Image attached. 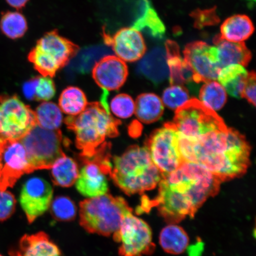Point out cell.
<instances>
[{
  "label": "cell",
  "instance_id": "42",
  "mask_svg": "<svg viewBox=\"0 0 256 256\" xmlns=\"http://www.w3.org/2000/svg\"><path fill=\"white\" fill-rule=\"evenodd\" d=\"M250 1H252V0H250ZM252 1H255V0H252Z\"/></svg>",
  "mask_w": 256,
  "mask_h": 256
},
{
  "label": "cell",
  "instance_id": "14",
  "mask_svg": "<svg viewBox=\"0 0 256 256\" xmlns=\"http://www.w3.org/2000/svg\"><path fill=\"white\" fill-rule=\"evenodd\" d=\"M0 190H6L33 170L20 140H0Z\"/></svg>",
  "mask_w": 256,
  "mask_h": 256
},
{
  "label": "cell",
  "instance_id": "33",
  "mask_svg": "<svg viewBox=\"0 0 256 256\" xmlns=\"http://www.w3.org/2000/svg\"><path fill=\"white\" fill-rule=\"evenodd\" d=\"M190 100L188 90L182 85H172L163 92L162 102L171 110H177Z\"/></svg>",
  "mask_w": 256,
  "mask_h": 256
},
{
  "label": "cell",
  "instance_id": "40",
  "mask_svg": "<svg viewBox=\"0 0 256 256\" xmlns=\"http://www.w3.org/2000/svg\"><path fill=\"white\" fill-rule=\"evenodd\" d=\"M6 2L12 8L19 10L24 8L28 0H6Z\"/></svg>",
  "mask_w": 256,
  "mask_h": 256
},
{
  "label": "cell",
  "instance_id": "38",
  "mask_svg": "<svg viewBox=\"0 0 256 256\" xmlns=\"http://www.w3.org/2000/svg\"><path fill=\"white\" fill-rule=\"evenodd\" d=\"M242 98L247 99L250 104L256 105V74L254 71L248 72L243 90Z\"/></svg>",
  "mask_w": 256,
  "mask_h": 256
},
{
  "label": "cell",
  "instance_id": "11",
  "mask_svg": "<svg viewBox=\"0 0 256 256\" xmlns=\"http://www.w3.org/2000/svg\"><path fill=\"white\" fill-rule=\"evenodd\" d=\"M179 134L174 123L166 124L149 138L146 147L162 178L184 162L179 147Z\"/></svg>",
  "mask_w": 256,
  "mask_h": 256
},
{
  "label": "cell",
  "instance_id": "37",
  "mask_svg": "<svg viewBox=\"0 0 256 256\" xmlns=\"http://www.w3.org/2000/svg\"><path fill=\"white\" fill-rule=\"evenodd\" d=\"M16 203L17 201L10 192L0 190V222H4L12 216Z\"/></svg>",
  "mask_w": 256,
  "mask_h": 256
},
{
  "label": "cell",
  "instance_id": "16",
  "mask_svg": "<svg viewBox=\"0 0 256 256\" xmlns=\"http://www.w3.org/2000/svg\"><path fill=\"white\" fill-rule=\"evenodd\" d=\"M104 43L112 47L115 56L124 62H137L145 55L146 46L140 32L134 28H122L113 36L104 31Z\"/></svg>",
  "mask_w": 256,
  "mask_h": 256
},
{
  "label": "cell",
  "instance_id": "8",
  "mask_svg": "<svg viewBox=\"0 0 256 256\" xmlns=\"http://www.w3.org/2000/svg\"><path fill=\"white\" fill-rule=\"evenodd\" d=\"M110 148V144L106 142L91 158H82L84 165L76 182V187L82 196L92 198L108 193L106 176H110L112 168Z\"/></svg>",
  "mask_w": 256,
  "mask_h": 256
},
{
  "label": "cell",
  "instance_id": "5",
  "mask_svg": "<svg viewBox=\"0 0 256 256\" xmlns=\"http://www.w3.org/2000/svg\"><path fill=\"white\" fill-rule=\"evenodd\" d=\"M132 212L124 198L107 193L80 203V224L88 233L110 236L120 230L124 216Z\"/></svg>",
  "mask_w": 256,
  "mask_h": 256
},
{
  "label": "cell",
  "instance_id": "7",
  "mask_svg": "<svg viewBox=\"0 0 256 256\" xmlns=\"http://www.w3.org/2000/svg\"><path fill=\"white\" fill-rule=\"evenodd\" d=\"M174 124L179 135L196 142L210 134L228 129L222 118L196 98L190 99L176 111Z\"/></svg>",
  "mask_w": 256,
  "mask_h": 256
},
{
  "label": "cell",
  "instance_id": "17",
  "mask_svg": "<svg viewBox=\"0 0 256 256\" xmlns=\"http://www.w3.org/2000/svg\"><path fill=\"white\" fill-rule=\"evenodd\" d=\"M92 75L96 84L102 89L117 90L126 81L128 66L116 56H104L94 64Z\"/></svg>",
  "mask_w": 256,
  "mask_h": 256
},
{
  "label": "cell",
  "instance_id": "12",
  "mask_svg": "<svg viewBox=\"0 0 256 256\" xmlns=\"http://www.w3.org/2000/svg\"><path fill=\"white\" fill-rule=\"evenodd\" d=\"M115 242L120 243V256H146L155 249L151 228L132 212L124 216L120 228L113 234Z\"/></svg>",
  "mask_w": 256,
  "mask_h": 256
},
{
  "label": "cell",
  "instance_id": "9",
  "mask_svg": "<svg viewBox=\"0 0 256 256\" xmlns=\"http://www.w3.org/2000/svg\"><path fill=\"white\" fill-rule=\"evenodd\" d=\"M32 170L50 169L62 153V135L59 130H48L36 124L20 140Z\"/></svg>",
  "mask_w": 256,
  "mask_h": 256
},
{
  "label": "cell",
  "instance_id": "41",
  "mask_svg": "<svg viewBox=\"0 0 256 256\" xmlns=\"http://www.w3.org/2000/svg\"><path fill=\"white\" fill-rule=\"evenodd\" d=\"M0 162H1V151H0Z\"/></svg>",
  "mask_w": 256,
  "mask_h": 256
},
{
  "label": "cell",
  "instance_id": "28",
  "mask_svg": "<svg viewBox=\"0 0 256 256\" xmlns=\"http://www.w3.org/2000/svg\"><path fill=\"white\" fill-rule=\"evenodd\" d=\"M88 104L84 92L73 86L64 90L59 99L60 110L70 116H76L81 114Z\"/></svg>",
  "mask_w": 256,
  "mask_h": 256
},
{
  "label": "cell",
  "instance_id": "29",
  "mask_svg": "<svg viewBox=\"0 0 256 256\" xmlns=\"http://www.w3.org/2000/svg\"><path fill=\"white\" fill-rule=\"evenodd\" d=\"M38 126L48 130H58L63 121L62 111L52 102H44L34 112Z\"/></svg>",
  "mask_w": 256,
  "mask_h": 256
},
{
  "label": "cell",
  "instance_id": "24",
  "mask_svg": "<svg viewBox=\"0 0 256 256\" xmlns=\"http://www.w3.org/2000/svg\"><path fill=\"white\" fill-rule=\"evenodd\" d=\"M160 244L168 254H183L190 244V238L182 227L175 224H169L160 232Z\"/></svg>",
  "mask_w": 256,
  "mask_h": 256
},
{
  "label": "cell",
  "instance_id": "19",
  "mask_svg": "<svg viewBox=\"0 0 256 256\" xmlns=\"http://www.w3.org/2000/svg\"><path fill=\"white\" fill-rule=\"evenodd\" d=\"M213 42L217 48L218 63L220 70L232 64L246 66L250 62L252 54L244 42L227 41L220 34L214 38Z\"/></svg>",
  "mask_w": 256,
  "mask_h": 256
},
{
  "label": "cell",
  "instance_id": "13",
  "mask_svg": "<svg viewBox=\"0 0 256 256\" xmlns=\"http://www.w3.org/2000/svg\"><path fill=\"white\" fill-rule=\"evenodd\" d=\"M184 62L192 74V81L204 83L216 81L220 72L218 50L202 41L186 44L184 50Z\"/></svg>",
  "mask_w": 256,
  "mask_h": 256
},
{
  "label": "cell",
  "instance_id": "30",
  "mask_svg": "<svg viewBox=\"0 0 256 256\" xmlns=\"http://www.w3.org/2000/svg\"><path fill=\"white\" fill-rule=\"evenodd\" d=\"M226 98L225 89L216 81L206 82L200 88V101L212 110H222L226 103Z\"/></svg>",
  "mask_w": 256,
  "mask_h": 256
},
{
  "label": "cell",
  "instance_id": "2",
  "mask_svg": "<svg viewBox=\"0 0 256 256\" xmlns=\"http://www.w3.org/2000/svg\"><path fill=\"white\" fill-rule=\"evenodd\" d=\"M194 162L222 182L244 175L250 164L251 147L238 130L228 128L193 142Z\"/></svg>",
  "mask_w": 256,
  "mask_h": 256
},
{
  "label": "cell",
  "instance_id": "3",
  "mask_svg": "<svg viewBox=\"0 0 256 256\" xmlns=\"http://www.w3.org/2000/svg\"><path fill=\"white\" fill-rule=\"evenodd\" d=\"M64 122L76 134V146L81 151L82 158H91L106 140L118 136L121 124L112 116L110 107L100 102L88 104L81 114L66 117Z\"/></svg>",
  "mask_w": 256,
  "mask_h": 256
},
{
  "label": "cell",
  "instance_id": "4",
  "mask_svg": "<svg viewBox=\"0 0 256 256\" xmlns=\"http://www.w3.org/2000/svg\"><path fill=\"white\" fill-rule=\"evenodd\" d=\"M112 163L110 177L127 195L152 190L162 179L146 146H131L123 154L114 156Z\"/></svg>",
  "mask_w": 256,
  "mask_h": 256
},
{
  "label": "cell",
  "instance_id": "25",
  "mask_svg": "<svg viewBox=\"0 0 256 256\" xmlns=\"http://www.w3.org/2000/svg\"><path fill=\"white\" fill-rule=\"evenodd\" d=\"M50 168L53 183L60 187L72 186L78 177V164L64 153L56 160Z\"/></svg>",
  "mask_w": 256,
  "mask_h": 256
},
{
  "label": "cell",
  "instance_id": "22",
  "mask_svg": "<svg viewBox=\"0 0 256 256\" xmlns=\"http://www.w3.org/2000/svg\"><path fill=\"white\" fill-rule=\"evenodd\" d=\"M254 31L251 19L244 14H236L226 18L220 26V37L232 42H244Z\"/></svg>",
  "mask_w": 256,
  "mask_h": 256
},
{
  "label": "cell",
  "instance_id": "27",
  "mask_svg": "<svg viewBox=\"0 0 256 256\" xmlns=\"http://www.w3.org/2000/svg\"><path fill=\"white\" fill-rule=\"evenodd\" d=\"M143 14L134 23L132 28L140 32L146 30L154 38H162L166 33V27L158 12L148 0H144Z\"/></svg>",
  "mask_w": 256,
  "mask_h": 256
},
{
  "label": "cell",
  "instance_id": "35",
  "mask_svg": "<svg viewBox=\"0 0 256 256\" xmlns=\"http://www.w3.org/2000/svg\"><path fill=\"white\" fill-rule=\"evenodd\" d=\"M194 20V27L202 30L220 24V18L216 14V7L208 9H196L190 14Z\"/></svg>",
  "mask_w": 256,
  "mask_h": 256
},
{
  "label": "cell",
  "instance_id": "6",
  "mask_svg": "<svg viewBox=\"0 0 256 256\" xmlns=\"http://www.w3.org/2000/svg\"><path fill=\"white\" fill-rule=\"evenodd\" d=\"M80 47L55 30L37 41L28 54V60L42 76L52 78L78 54Z\"/></svg>",
  "mask_w": 256,
  "mask_h": 256
},
{
  "label": "cell",
  "instance_id": "20",
  "mask_svg": "<svg viewBox=\"0 0 256 256\" xmlns=\"http://www.w3.org/2000/svg\"><path fill=\"white\" fill-rule=\"evenodd\" d=\"M139 70L144 76L158 84L169 76L166 52L156 48L144 58L139 64Z\"/></svg>",
  "mask_w": 256,
  "mask_h": 256
},
{
  "label": "cell",
  "instance_id": "26",
  "mask_svg": "<svg viewBox=\"0 0 256 256\" xmlns=\"http://www.w3.org/2000/svg\"><path fill=\"white\" fill-rule=\"evenodd\" d=\"M135 104L136 116L144 124H152L158 120L164 112V106L161 98L153 94L140 95Z\"/></svg>",
  "mask_w": 256,
  "mask_h": 256
},
{
  "label": "cell",
  "instance_id": "32",
  "mask_svg": "<svg viewBox=\"0 0 256 256\" xmlns=\"http://www.w3.org/2000/svg\"><path fill=\"white\" fill-rule=\"evenodd\" d=\"M50 208L51 215L58 222H71L75 219L78 212V208L73 200L64 196L56 197Z\"/></svg>",
  "mask_w": 256,
  "mask_h": 256
},
{
  "label": "cell",
  "instance_id": "23",
  "mask_svg": "<svg viewBox=\"0 0 256 256\" xmlns=\"http://www.w3.org/2000/svg\"><path fill=\"white\" fill-rule=\"evenodd\" d=\"M248 74L244 66L238 64H232L220 70L217 80L230 95L240 98H242L243 90Z\"/></svg>",
  "mask_w": 256,
  "mask_h": 256
},
{
  "label": "cell",
  "instance_id": "31",
  "mask_svg": "<svg viewBox=\"0 0 256 256\" xmlns=\"http://www.w3.org/2000/svg\"><path fill=\"white\" fill-rule=\"evenodd\" d=\"M1 28L3 34L12 40L23 37L28 30L24 16L17 12H8L2 14Z\"/></svg>",
  "mask_w": 256,
  "mask_h": 256
},
{
  "label": "cell",
  "instance_id": "15",
  "mask_svg": "<svg viewBox=\"0 0 256 256\" xmlns=\"http://www.w3.org/2000/svg\"><path fill=\"white\" fill-rule=\"evenodd\" d=\"M53 194L52 186L42 178H32L25 182L19 200L28 223H33L50 209Z\"/></svg>",
  "mask_w": 256,
  "mask_h": 256
},
{
  "label": "cell",
  "instance_id": "18",
  "mask_svg": "<svg viewBox=\"0 0 256 256\" xmlns=\"http://www.w3.org/2000/svg\"><path fill=\"white\" fill-rule=\"evenodd\" d=\"M10 256H62L58 247L44 232L25 234L10 249Z\"/></svg>",
  "mask_w": 256,
  "mask_h": 256
},
{
  "label": "cell",
  "instance_id": "10",
  "mask_svg": "<svg viewBox=\"0 0 256 256\" xmlns=\"http://www.w3.org/2000/svg\"><path fill=\"white\" fill-rule=\"evenodd\" d=\"M36 124L34 112L17 96H0V140H20Z\"/></svg>",
  "mask_w": 256,
  "mask_h": 256
},
{
  "label": "cell",
  "instance_id": "39",
  "mask_svg": "<svg viewBox=\"0 0 256 256\" xmlns=\"http://www.w3.org/2000/svg\"><path fill=\"white\" fill-rule=\"evenodd\" d=\"M38 81V76L25 82L23 86V92L26 98L33 100L35 98V92Z\"/></svg>",
  "mask_w": 256,
  "mask_h": 256
},
{
  "label": "cell",
  "instance_id": "43",
  "mask_svg": "<svg viewBox=\"0 0 256 256\" xmlns=\"http://www.w3.org/2000/svg\"><path fill=\"white\" fill-rule=\"evenodd\" d=\"M0 256H2V254H0Z\"/></svg>",
  "mask_w": 256,
  "mask_h": 256
},
{
  "label": "cell",
  "instance_id": "21",
  "mask_svg": "<svg viewBox=\"0 0 256 256\" xmlns=\"http://www.w3.org/2000/svg\"><path fill=\"white\" fill-rule=\"evenodd\" d=\"M166 54L170 84L182 86L192 81V72L181 57L177 43L172 40H168L166 43Z\"/></svg>",
  "mask_w": 256,
  "mask_h": 256
},
{
  "label": "cell",
  "instance_id": "34",
  "mask_svg": "<svg viewBox=\"0 0 256 256\" xmlns=\"http://www.w3.org/2000/svg\"><path fill=\"white\" fill-rule=\"evenodd\" d=\"M110 106L112 113L121 119H127L135 113V102L130 96L126 94L115 96Z\"/></svg>",
  "mask_w": 256,
  "mask_h": 256
},
{
  "label": "cell",
  "instance_id": "36",
  "mask_svg": "<svg viewBox=\"0 0 256 256\" xmlns=\"http://www.w3.org/2000/svg\"><path fill=\"white\" fill-rule=\"evenodd\" d=\"M56 88L53 80L49 76H38L34 100L48 102L56 95Z\"/></svg>",
  "mask_w": 256,
  "mask_h": 256
},
{
  "label": "cell",
  "instance_id": "1",
  "mask_svg": "<svg viewBox=\"0 0 256 256\" xmlns=\"http://www.w3.org/2000/svg\"><path fill=\"white\" fill-rule=\"evenodd\" d=\"M222 184L212 172L197 162H184L180 167L163 176L158 194L150 200L146 196L142 206L158 208L168 223H178L187 216L194 218L210 197L215 196Z\"/></svg>",
  "mask_w": 256,
  "mask_h": 256
}]
</instances>
